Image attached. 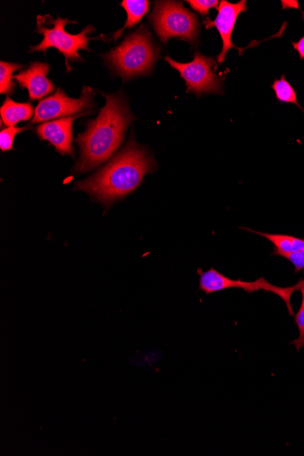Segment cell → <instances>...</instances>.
Instances as JSON below:
<instances>
[{"label":"cell","mask_w":304,"mask_h":456,"mask_svg":"<svg viewBox=\"0 0 304 456\" xmlns=\"http://www.w3.org/2000/svg\"><path fill=\"white\" fill-rule=\"evenodd\" d=\"M124 149L105 168L90 179L76 184V190L85 192L105 205L136 190L145 175L153 171L155 162L136 143L133 135Z\"/></svg>","instance_id":"obj_1"},{"label":"cell","mask_w":304,"mask_h":456,"mask_svg":"<svg viewBox=\"0 0 304 456\" xmlns=\"http://www.w3.org/2000/svg\"><path fill=\"white\" fill-rule=\"evenodd\" d=\"M101 94L106 98L105 107L96 120L88 123L86 131L76 140L81 147V160L74 170L79 173L89 171L113 156L135 120L123 97Z\"/></svg>","instance_id":"obj_2"},{"label":"cell","mask_w":304,"mask_h":456,"mask_svg":"<svg viewBox=\"0 0 304 456\" xmlns=\"http://www.w3.org/2000/svg\"><path fill=\"white\" fill-rule=\"evenodd\" d=\"M160 54V48L153 43L147 27L141 26L104 58L114 72L127 81L150 75Z\"/></svg>","instance_id":"obj_3"},{"label":"cell","mask_w":304,"mask_h":456,"mask_svg":"<svg viewBox=\"0 0 304 456\" xmlns=\"http://www.w3.org/2000/svg\"><path fill=\"white\" fill-rule=\"evenodd\" d=\"M160 40L167 44L178 38L194 46L199 38V21L196 14L178 2H157L149 17Z\"/></svg>","instance_id":"obj_4"},{"label":"cell","mask_w":304,"mask_h":456,"mask_svg":"<svg viewBox=\"0 0 304 456\" xmlns=\"http://www.w3.org/2000/svg\"><path fill=\"white\" fill-rule=\"evenodd\" d=\"M51 23L53 28H51L44 27L38 20V32L43 35L44 39L40 45L31 47L30 51H43L46 53V51L50 48L57 49L65 56L66 67L71 70L69 60H83L79 54V51H90L88 44L92 39L88 38L87 35L94 31V28L90 25L80 34L72 35L65 30V27L67 24H76L77 22L58 18L55 20H51Z\"/></svg>","instance_id":"obj_5"},{"label":"cell","mask_w":304,"mask_h":456,"mask_svg":"<svg viewBox=\"0 0 304 456\" xmlns=\"http://www.w3.org/2000/svg\"><path fill=\"white\" fill-rule=\"evenodd\" d=\"M199 274L200 276L199 290L205 292L207 295L233 288L242 289L248 294L257 291H266L276 294L282 298L291 315L293 314L291 297L294 292L300 290L302 287V280H300L298 285L288 288H282L269 284L264 278H260L256 279L255 282H244L242 279L228 278L214 268L205 272L199 271Z\"/></svg>","instance_id":"obj_6"},{"label":"cell","mask_w":304,"mask_h":456,"mask_svg":"<svg viewBox=\"0 0 304 456\" xmlns=\"http://www.w3.org/2000/svg\"><path fill=\"white\" fill-rule=\"evenodd\" d=\"M164 59L178 70L186 83L188 92L198 97L202 93H222L223 78L214 73V67L216 61L214 58L196 52L193 60L189 63H180L168 56Z\"/></svg>","instance_id":"obj_7"},{"label":"cell","mask_w":304,"mask_h":456,"mask_svg":"<svg viewBox=\"0 0 304 456\" xmlns=\"http://www.w3.org/2000/svg\"><path fill=\"white\" fill-rule=\"evenodd\" d=\"M95 92L89 87H84L79 98L67 97L65 91L58 89L53 95L43 98L35 110L31 123H40L65 116L86 114L95 106L93 102ZM90 114V112H89Z\"/></svg>","instance_id":"obj_8"},{"label":"cell","mask_w":304,"mask_h":456,"mask_svg":"<svg viewBox=\"0 0 304 456\" xmlns=\"http://www.w3.org/2000/svg\"><path fill=\"white\" fill-rule=\"evenodd\" d=\"M246 12H247L246 0H242V2L235 4L222 0V2L220 3L218 15L215 20L212 21L209 19L205 20L207 28H216L221 35L222 51L217 57L219 63L225 61L226 55L230 50L236 49L231 41L232 32L240 14Z\"/></svg>","instance_id":"obj_9"},{"label":"cell","mask_w":304,"mask_h":456,"mask_svg":"<svg viewBox=\"0 0 304 456\" xmlns=\"http://www.w3.org/2000/svg\"><path fill=\"white\" fill-rule=\"evenodd\" d=\"M88 114L90 113L45 122L37 128L38 136L52 145L61 155L69 154L74 157V122L79 117Z\"/></svg>","instance_id":"obj_10"},{"label":"cell","mask_w":304,"mask_h":456,"mask_svg":"<svg viewBox=\"0 0 304 456\" xmlns=\"http://www.w3.org/2000/svg\"><path fill=\"white\" fill-rule=\"evenodd\" d=\"M50 69L48 63L33 62L13 79L20 87L27 90L31 100L42 99L55 90L52 82L47 78Z\"/></svg>","instance_id":"obj_11"},{"label":"cell","mask_w":304,"mask_h":456,"mask_svg":"<svg viewBox=\"0 0 304 456\" xmlns=\"http://www.w3.org/2000/svg\"><path fill=\"white\" fill-rule=\"evenodd\" d=\"M33 114L34 108L31 103H18L9 97L0 109L2 121L8 127H14L20 122H27L30 120Z\"/></svg>","instance_id":"obj_12"},{"label":"cell","mask_w":304,"mask_h":456,"mask_svg":"<svg viewBox=\"0 0 304 456\" xmlns=\"http://www.w3.org/2000/svg\"><path fill=\"white\" fill-rule=\"evenodd\" d=\"M246 230L271 241L275 247V256H281L283 258L288 255L296 253L304 248V239H300L291 235L264 233L252 231L250 229Z\"/></svg>","instance_id":"obj_13"},{"label":"cell","mask_w":304,"mask_h":456,"mask_svg":"<svg viewBox=\"0 0 304 456\" xmlns=\"http://www.w3.org/2000/svg\"><path fill=\"white\" fill-rule=\"evenodd\" d=\"M121 6L126 11L128 19L125 26L115 32L113 36L115 42L119 40L126 28H131L135 25H137L150 10V3L148 0H124Z\"/></svg>","instance_id":"obj_14"},{"label":"cell","mask_w":304,"mask_h":456,"mask_svg":"<svg viewBox=\"0 0 304 456\" xmlns=\"http://www.w3.org/2000/svg\"><path fill=\"white\" fill-rule=\"evenodd\" d=\"M23 67L24 66L20 64L0 62V93L9 95L15 92L16 85L12 82L13 74Z\"/></svg>","instance_id":"obj_15"},{"label":"cell","mask_w":304,"mask_h":456,"mask_svg":"<svg viewBox=\"0 0 304 456\" xmlns=\"http://www.w3.org/2000/svg\"><path fill=\"white\" fill-rule=\"evenodd\" d=\"M273 90L279 101L283 103H292L296 105L299 109L304 113L300 105L298 102L297 95L292 86L286 81L285 76L283 75L280 80H277L273 86Z\"/></svg>","instance_id":"obj_16"},{"label":"cell","mask_w":304,"mask_h":456,"mask_svg":"<svg viewBox=\"0 0 304 456\" xmlns=\"http://www.w3.org/2000/svg\"><path fill=\"white\" fill-rule=\"evenodd\" d=\"M28 127L17 128L9 127L0 132V149L4 153L12 151L13 149L14 138L17 134L27 130Z\"/></svg>","instance_id":"obj_17"},{"label":"cell","mask_w":304,"mask_h":456,"mask_svg":"<svg viewBox=\"0 0 304 456\" xmlns=\"http://www.w3.org/2000/svg\"><path fill=\"white\" fill-rule=\"evenodd\" d=\"M301 292V304L300 310L295 317V323L299 330V337L292 342V344L295 345L297 350L304 346V279L302 280Z\"/></svg>","instance_id":"obj_18"},{"label":"cell","mask_w":304,"mask_h":456,"mask_svg":"<svg viewBox=\"0 0 304 456\" xmlns=\"http://www.w3.org/2000/svg\"><path fill=\"white\" fill-rule=\"evenodd\" d=\"M187 4L201 16H207L211 9H217L220 6L218 0H189Z\"/></svg>","instance_id":"obj_19"},{"label":"cell","mask_w":304,"mask_h":456,"mask_svg":"<svg viewBox=\"0 0 304 456\" xmlns=\"http://www.w3.org/2000/svg\"><path fill=\"white\" fill-rule=\"evenodd\" d=\"M284 258L287 259L293 264L296 272L304 269V248L296 253L285 256Z\"/></svg>","instance_id":"obj_20"},{"label":"cell","mask_w":304,"mask_h":456,"mask_svg":"<svg viewBox=\"0 0 304 456\" xmlns=\"http://www.w3.org/2000/svg\"><path fill=\"white\" fill-rule=\"evenodd\" d=\"M292 46L299 53L300 59H304V36L298 43H293Z\"/></svg>","instance_id":"obj_21"}]
</instances>
